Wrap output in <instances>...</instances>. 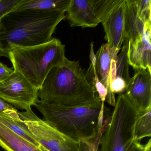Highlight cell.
Instances as JSON below:
<instances>
[{
  "label": "cell",
  "mask_w": 151,
  "mask_h": 151,
  "mask_svg": "<svg viewBox=\"0 0 151 151\" xmlns=\"http://www.w3.org/2000/svg\"><path fill=\"white\" fill-rule=\"evenodd\" d=\"M125 0L120 2L111 9L101 22L107 44L112 60L116 61L117 54L122 48L125 37L124 29V10Z\"/></svg>",
  "instance_id": "9"
},
{
  "label": "cell",
  "mask_w": 151,
  "mask_h": 151,
  "mask_svg": "<svg viewBox=\"0 0 151 151\" xmlns=\"http://www.w3.org/2000/svg\"><path fill=\"white\" fill-rule=\"evenodd\" d=\"M0 146L6 151H48L13 132L1 122Z\"/></svg>",
  "instance_id": "14"
},
{
  "label": "cell",
  "mask_w": 151,
  "mask_h": 151,
  "mask_svg": "<svg viewBox=\"0 0 151 151\" xmlns=\"http://www.w3.org/2000/svg\"><path fill=\"white\" fill-rule=\"evenodd\" d=\"M127 84L123 78L116 77L110 82V89L114 93H123L125 91Z\"/></svg>",
  "instance_id": "23"
},
{
  "label": "cell",
  "mask_w": 151,
  "mask_h": 151,
  "mask_svg": "<svg viewBox=\"0 0 151 151\" xmlns=\"http://www.w3.org/2000/svg\"><path fill=\"white\" fill-rule=\"evenodd\" d=\"M138 15L146 26H151V0H135Z\"/></svg>",
  "instance_id": "19"
},
{
  "label": "cell",
  "mask_w": 151,
  "mask_h": 151,
  "mask_svg": "<svg viewBox=\"0 0 151 151\" xmlns=\"http://www.w3.org/2000/svg\"><path fill=\"white\" fill-rule=\"evenodd\" d=\"M151 29L146 30L141 37L128 42L129 64L134 70L148 69L151 71Z\"/></svg>",
  "instance_id": "11"
},
{
  "label": "cell",
  "mask_w": 151,
  "mask_h": 151,
  "mask_svg": "<svg viewBox=\"0 0 151 151\" xmlns=\"http://www.w3.org/2000/svg\"><path fill=\"white\" fill-rule=\"evenodd\" d=\"M151 137V108L138 113L135 123L134 142H139L146 137Z\"/></svg>",
  "instance_id": "16"
},
{
  "label": "cell",
  "mask_w": 151,
  "mask_h": 151,
  "mask_svg": "<svg viewBox=\"0 0 151 151\" xmlns=\"http://www.w3.org/2000/svg\"><path fill=\"white\" fill-rule=\"evenodd\" d=\"M145 145L139 142H134L128 151H144Z\"/></svg>",
  "instance_id": "25"
},
{
  "label": "cell",
  "mask_w": 151,
  "mask_h": 151,
  "mask_svg": "<svg viewBox=\"0 0 151 151\" xmlns=\"http://www.w3.org/2000/svg\"><path fill=\"white\" fill-rule=\"evenodd\" d=\"M105 131L101 138V151H128L134 142L138 112L124 93L119 94Z\"/></svg>",
  "instance_id": "5"
},
{
  "label": "cell",
  "mask_w": 151,
  "mask_h": 151,
  "mask_svg": "<svg viewBox=\"0 0 151 151\" xmlns=\"http://www.w3.org/2000/svg\"><path fill=\"white\" fill-rule=\"evenodd\" d=\"M65 18V12L60 11L10 13L1 20V41L6 49L45 44Z\"/></svg>",
  "instance_id": "2"
},
{
  "label": "cell",
  "mask_w": 151,
  "mask_h": 151,
  "mask_svg": "<svg viewBox=\"0 0 151 151\" xmlns=\"http://www.w3.org/2000/svg\"><path fill=\"white\" fill-rule=\"evenodd\" d=\"M20 0H0V21L12 13Z\"/></svg>",
  "instance_id": "22"
},
{
  "label": "cell",
  "mask_w": 151,
  "mask_h": 151,
  "mask_svg": "<svg viewBox=\"0 0 151 151\" xmlns=\"http://www.w3.org/2000/svg\"><path fill=\"white\" fill-rule=\"evenodd\" d=\"M39 91L19 72L14 70L0 82V98L19 109L29 111L39 100Z\"/></svg>",
  "instance_id": "8"
},
{
  "label": "cell",
  "mask_w": 151,
  "mask_h": 151,
  "mask_svg": "<svg viewBox=\"0 0 151 151\" xmlns=\"http://www.w3.org/2000/svg\"><path fill=\"white\" fill-rule=\"evenodd\" d=\"M0 122L22 137L39 147L45 148L35 139L22 122H17L1 113H0Z\"/></svg>",
  "instance_id": "17"
},
{
  "label": "cell",
  "mask_w": 151,
  "mask_h": 151,
  "mask_svg": "<svg viewBox=\"0 0 151 151\" xmlns=\"http://www.w3.org/2000/svg\"><path fill=\"white\" fill-rule=\"evenodd\" d=\"M0 113L7 116L12 119L22 122V119L18 114V111L12 105L6 102L0 98Z\"/></svg>",
  "instance_id": "21"
},
{
  "label": "cell",
  "mask_w": 151,
  "mask_h": 151,
  "mask_svg": "<svg viewBox=\"0 0 151 151\" xmlns=\"http://www.w3.org/2000/svg\"><path fill=\"white\" fill-rule=\"evenodd\" d=\"M6 50L14 70L22 74L39 90L50 70L66 58L65 45L55 38L45 44L12 47Z\"/></svg>",
  "instance_id": "4"
},
{
  "label": "cell",
  "mask_w": 151,
  "mask_h": 151,
  "mask_svg": "<svg viewBox=\"0 0 151 151\" xmlns=\"http://www.w3.org/2000/svg\"><path fill=\"white\" fill-rule=\"evenodd\" d=\"M95 56L96 73L100 81L108 91L106 101L109 105L114 106L116 99L114 93L111 92L110 89L112 58L110 56L108 45L107 44L102 45L97 51Z\"/></svg>",
  "instance_id": "12"
},
{
  "label": "cell",
  "mask_w": 151,
  "mask_h": 151,
  "mask_svg": "<svg viewBox=\"0 0 151 151\" xmlns=\"http://www.w3.org/2000/svg\"><path fill=\"white\" fill-rule=\"evenodd\" d=\"M70 0H20L12 13L48 12L66 13Z\"/></svg>",
  "instance_id": "15"
},
{
  "label": "cell",
  "mask_w": 151,
  "mask_h": 151,
  "mask_svg": "<svg viewBox=\"0 0 151 151\" xmlns=\"http://www.w3.org/2000/svg\"><path fill=\"white\" fill-rule=\"evenodd\" d=\"M13 71V68H9L0 61V82L7 78Z\"/></svg>",
  "instance_id": "24"
},
{
  "label": "cell",
  "mask_w": 151,
  "mask_h": 151,
  "mask_svg": "<svg viewBox=\"0 0 151 151\" xmlns=\"http://www.w3.org/2000/svg\"><path fill=\"white\" fill-rule=\"evenodd\" d=\"M120 0H70L65 14L72 27L95 28Z\"/></svg>",
  "instance_id": "7"
},
{
  "label": "cell",
  "mask_w": 151,
  "mask_h": 151,
  "mask_svg": "<svg viewBox=\"0 0 151 151\" xmlns=\"http://www.w3.org/2000/svg\"><path fill=\"white\" fill-rule=\"evenodd\" d=\"M23 123L35 139L48 151H78L76 141L40 118L32 110L18 112Z\"/></svg>",
  "instance_id": "6"
},
{
  "label": "cell",
  "mask_w": 151,
  "mask_h": 151,
  "mask_svg": "<svg viewBox=\"0 0 151 151\" xmlns=\"http://www.w3.org/2000/svg\"><path fill=\"white\" fill-rule=\"evenodd\" d=\"M39 100L49 105L76 106L101 101L93 80L79 61H64L54 67L39 91Z\"/></svg>",
  "instance_id": "1"
},
{
  "label": "cell",
  "mask_w": 151,
  "mask_h": 151,
  "mask_svg": "<svg viewBox=\"0 0 151 151\" xmlns=\"http://www.w3.org/2000/svg\"><path fill=\"white\" fill-rule=\"evenodd\" d=\"M101 105L100 101L79 106H56L38 100L35 106L43 120L55 129L76 141L91 142L99 133L98 122Z\"/></svg>",
  "instance_id": "3"
},
{
  "label": "cell",
  "mask_w": 151,
  "mask_h": 151,
  "mask_svg": "<svg viewBox=\"0 0 151 151\" xmlns=\"http://www.w3.org/2000/svg\"><path fill=\"white\" fill-rule=\"evenodd\" d=\"M124 93L138 113L151 108V71L135 70Z\"/></svg>",
  "instance_id": "10"
},
{
  "label": "cell",
  "mask_w": 151,
  "mask_h": 151,
  "mask_svg": "<svg viewBox=\"0 0 151 151\" xmlns=\"http://www.w3.org/2000/svg\"><path fill=\"white\" fill-rule=\"evenodd\" d=\"M91 64L93 67V83L94 87L98 93L99 98L101 102V103H105L108 94L107 90L99 79L98 75L96 73V68H95L96 64L91 63Z\"/></svg>",
  "instance_id": "20"
},
{
  "label": "cell",
  "mask_w": 151,
  "mask_h": 151,
  "mask_svg": "<svg viewBox=\"0 0 151 151\" xmlns=\"http://www.w3.org/2000/svg\"><path fill=\"white\" fill-rule=\"evenodd\" d=\"M1 21H0V28H1ZM3 56L7 57V51L3 46L0 39V57H3Z\"/></svg>",
  "instance_id": "27"
},
{
  "label": "cell",
  "mask_w": 151,
  "mask_h": 151,
  "mask_svg": "<svg viewBox=\"0 0 151 151\" xmlns=\"http://www.w3.org/2000/svg\"><path fill=\"white\" fill-rule=\"evenodd\" d=\"M91 142L86 141H80L78 151H89V145Z\"/></svg>",
  "instance_id": "26"
},
{
  "label": "cell",
  "mask_w": 151,
  "mask_h": 151,
  "mask_svg": "<svg viewBox=\"0 0 151 151\" xmlns=\"http://www.w3.org/2000/svg\"><path fill=\"white\" fill-rule=\"evenodd\" d=\"M144 151H151V139H149L146 145H145Z\"/></svg>",
  "instance_id": "28"
},
{
  "label": "cell",
  "mask_w": 151,
  "mask_h": 151,
  "mask_svg": "<svg viewBox=\"0 0 151 151\" xmlns=\"http://www.w3.org/2000/svg\"><path fill=\"white\" fill-rule=\"evenodd\" d=\"M128 39L125 37L123 42L122 50L116 59V76L123 78L128 85L130 77L129 74L127 51H128Z\"/></svg>",
  "instance_id": "18"
},
{
  "label": "cell",
  "mask_w": 151,
  "mask_h": 151,
  "mask_svg": "<svg viewBox=\"0 0 151 151\" xmlns=\"http://www.w3.org/2000/svg\"><path fill=\"white\" fill-rule=\"evenodd\" d=\"M124 29L129 42L141 37L146 30L151 29V26H146L138 15L135 0H125Z\"/></svg>",
  "instance_id": "13"
}]
</instances>
